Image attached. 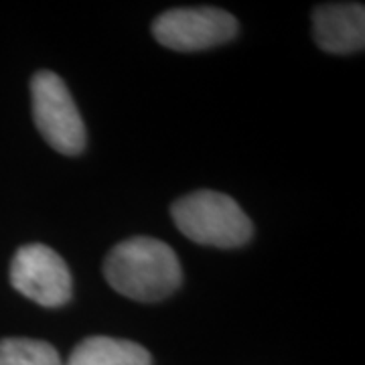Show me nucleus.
I'll return each mask as SVG.
<instances>
[{
    "label": "nucleus",
    "instance_id": "f03ea898",
    "mask_svg": "<svg viewBox=\"0 0 365 365\" xmlns=\"http://www.w3.org/2000/svg\"><path fill=\"white\" fill-rule=\"evenodd\" d=\"M177 230L191 242L213 248H240L248 244L254 225L230 195L217 191H195L170 207Z\"/></svg>",
    "mask_w": 365,
    "mask_h": 365
},
{
    "label": "nucleus",
    "instance_id": "f257e3e1",
    "mask_svg": "<svg viewBox=\"0 0 365 365\" xmlns=\"http://www.w3.org/2000/svg\"><path fill=\"white\" fill-rule=\"evenodd\" d=\"M104 276L122 297L157 302L181 287V264L169 244L138 235L110 250L104 260Z\"/></svg>",
    "mask_w": 365,
    "mask_h": 365
},
{
    "label": "nucleus",
    "instance_id": "0eeeda50",
    "mask_svg": "<svg viewBox=\"0 0 365 365\" xmlns=\"http://www.w3.org/2000/svg\"><path fill=\"white\" fill-rule=\"evenodd\" d=\"M63 365H153V359L134 341L98 335L81 341Z\"/></svg>",
    "mask_w": 365,
    "mask_h": 365
},
{
    "label": "nucleus",
    "instance_id": "20e7f679",
    "mask_svg": "<svg viewBox=\"0 0 365 365\" xmlns=\"http://www.w3.org/2000/svg\"><path fill=\"white\" fill-rule=\"evenodd\" d=\"M237 33L234 14L222 9H170L153 23L155 39L173 51H201L232 41Z\"/></svg>",
    "mask_w": 365,
    "mask_h": 365
},
{
    "label": "nucleus",
    "instance_id": "39448f33",
    "mask_svg": "<svg viewBox=\"0 0 365 365\" xmlns=\"http://www.w3.org/2000/svg\"><path fill=\"white\" fill-rule=\"evenodd\" d=\"M11 284L41 307H63L71 299V274L63 258L43 244L16 250L11 262Z\"/></svg>",
    "mask_w": 365,
    "mask_h": 365
},
{
    "label": "nucleus",
    "instance_id": "6e6552de",
    "mask_svg": "<svg viewBox=\"0 0 365 365\" xmlns=\"http://www.w3.org/2000/svg\"><path fill=\"white\" fill-rule=\"evenodd\" d=\"M0 365H63V361L45 341L11 337L0 341Z\"/></svg>",
    "mask_w": 365,
    "mask_h": 365
},
{
    "label": "nucleus",
    "instance_id": "423d86ee",
    "mask_svg": "<svg viewBox=\"0 0 365 365\" xmlns=\"http://www.w3.org/2000/svg\"><path fill=\"white\" fill-rule=\"evenodd\" d=\"M313 33L327 53H355L365 47V11L359 2H335L314 9Z\"/></svg>",
    "mask_w": 365,
    "mask_h": 365
},
{
    "label": "nucleus",
    "instance_id": "7ed1b4c3",
    "mask_svg": "<svg viewBox=\"0 0 365 365\" xmlns=\"http://www.w3.org/2000/svg\"><path fill=\"white\" fill-rule=\"evenodd\" d=\"M31 100L45 143L67 157L79 155L86 146V128L63 79L53 71H37L31 79Z\"/></svg>",
    "mask_w": 365,
    "mask_h": 365
}]
</instances>
